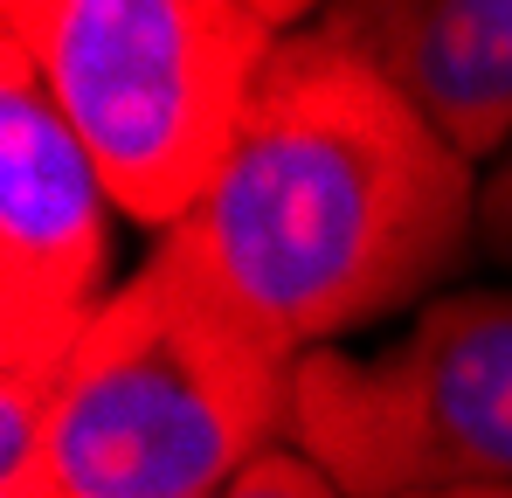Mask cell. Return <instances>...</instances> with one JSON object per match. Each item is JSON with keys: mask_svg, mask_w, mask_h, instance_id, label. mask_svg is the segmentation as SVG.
<instances>
[{"mask_svg": "<svg viewBox=\"0 0 512 498\" xmlns=\"http://www.w3.org/2000/svg\"><path fill=\"white\" fill-rule=\"evenodd\" d=\"M291 443L353 498L512 485V291L436 298L374 353H305Z\"/></svg>", "mask_w": 512, "mask_h": 498, "instance_id": "277c9868", "label": "cell"}, {"mask_svg": "<svg viewBox=\"0 0 512 498\" xmlns=\"http://www.w3.org/2000/svg\"><path fill=\"white\" fill-rule=\"evenodd\" d=\"M312 7L263 0H7L14 42L97 160L118 215L173 236L215 187L277 49Z\"/></svg>", "mask_w": 512, "mask_h": 498, "instance_id": "3957f363", "label": "cell"}, {"mask_svg": "<svg viewBox=\"0 0 512 498\" xmlns=\"http://www.w3.org/2000/svg\"><path fill=\"white\" fill-rule=\"evenodd\" d=\"M111 208L49 83L0 42V367H70L111 305Z\"/></svg>", "mask_w": 512, "mask_h": 498, "instance_id": "5b68a950", "label": "cell"}, {"mask_svg": "<svg viewBox=\"0 0 512 498\" xmlns=\"http://www.w3.org/2000/svg\"><path fill=\"white\" fill-rule=\"evenodd\" d=\"M478 249L512 263V146L506 160L485 166V180H478Z\"/></svg>", "mask_w": 512, "mask_h": 498, "instance_id": "ba28073f", "label": "cell"}, {"mask_svg": "<svg viewBox=\"0 0 512 498\" xmlns=\"http://www.w3.org/2000/svg\"><path fill=\"white\" fill-rule=\"evenodd\" d=\"M312 28L471 166L512 146V0H340Z\"/></svg>", "mask_w": 512, "mask_h": 498, "instance_id": "8992f818", "label": "cell"}, {"mask_svg": "<svg viewBox=\"0 0 512 498\" xmlns=\"http://www.w3.org/2000/svg\"><path fill=\"white\" fill-rule=\"evenodd\" d=\"M173 236L305 360L416 305L478 243V166L305 21Z\"/></svg>", "mask_w": 512, "mask_h": 498, "instance_id": "6da1fadb", "label": "cell"}, {"mask_svg": "<svg viewBox=\"0 0 512 498\" xmlns=\"http://www.w3.org/2000/svg\"><path fill=\"white\" fill-rule=\"evenodd\" d=\"M222 498H353V492H346L333 471H319L298 443H277V450H270L263 464H250Z\"/></svg>", "mask_w": 512, "mask_h": 498, "instance_id": "52a82bcc", "label": "cell"}, {"mask_svg": "<svg viewBox=\"0 0 512 498\" xmlns=\"http://www.w3.org/2000/svg\"><path fill=\"white\" fill-rule=\"evenodd\" d=\"M409 498H512V485H450V492H409Z\"/></svg>", "mask_w": 512, "mask_h": 498, "instance_id": "9c48e42d", "label": "cell"}, {"mask_svg": "<svg viewBox=\"0 0 512 498\" xmlns=\"http://www.w3.org/2000/svg\"><path fill=\"white\" fill-rule=\"evenodd\" d=\"M298 367L194 249L160 236L56 381L49 478L63 498H222L291 443Z\"/></svg>", "mask_w": 512, "mask_h": 498, "instance_id": "7a4b0ae2", "label": "cell"}]
</instances>
